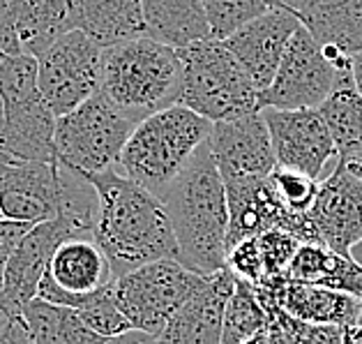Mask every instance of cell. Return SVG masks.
I'll use <instances>...</instances> for the list:
<instances>
[{"mask_svg":"<svg viewBox=\"0 0 362 344\" xmlns=\"http://www.w3.org/2000/svg\"><path fill=\"white\" fill-rule=\"evenodd\" d=\"M208 275L182 266L178 259H157L113 280V294L132 328L160 338L178 307Z\"/></svg>","mask_w":362,"mask_h":344,"instance_id":"cell-8","label":"cell"},{"mask_svg":"<svg viewBox=\"0 0 362 344\" xmlns=\"http://www.w3.org/2000/svg\"><path fill=\"white\" fill-rule=\"evenodd\" d=\"M339 160L346 162V166L358 176V178H362V153L358 155H351V157H339Z\"/></svg>","mask_w":362,"mask_h":344,"instance_id":"cell-37","label":"cell"},{"mask_svg":"<svg viewBox=\"0 0 362 344\" xmlns=\"http://www.w3.org/2000/svg\"><path fill=\"white\" fill-rule=\"evenodd\" d=\"M74 310L102 338H116L120 333L132 331V323L125 316V312L120 310L116 294H113V282L93 291V294L83 296Z\"/></svg>","mask_w":362,"mask_h":344,"instance_id":"cell-29","label":"cell"},{"mask_svg":"<svg viewBox=\"0 0 362 344\" xmlns=\"http://www.w3.org/2000/svg\"><path fill=\"white\" fill-rule=\"evenodd\" d=\"M256 241H259V250L263 259V282L286 277L288 263L303 241L296 234L286 231V229H268V231L256 236Z\"/></svg>","mask_w":362,"mask_h":344,"instance_id":"cell-32","label":"cell"},{"mask_svg":"<svg viewBox=\"0 0 362 344\" xmlns=\"http://www.w3.org/2000/svg\"><path fill=\"white\" fill-rule=\"evenodd\" d=\"M279 166L323 180L339 160L337 146L319 109H261Z\"/></svg>","mask_w":362,"mask_h":344,"instance_id":"cell-11","label":"cell"},{"mask_svg":"<svg viewBox=\"0 0 362 344\" xmlns=\"http://www.w3.org/2000/svg\"><path fill=\"white\" fill-rule=\"evenodd\" d=\"M182 84L178 104L210 122H222L259 111V91L231 49L208 38L180 49Z\"/></svg>","mask_w":362,"mask_h":344,"instance_id":"cell-5","label":"cell"},{"mask_svg":"<svg viewBox=\"0 0 362 344\" xmlns=\"http://www.w3.org/2000/svg\"><path fill=\"white\" fill-rule=\"evenodd\" d=\"M102 47L83 30H69L37 58L44 102L60 118L100 91Z\"/></svg>","mask_w":362,"mask_h":344,"instance_id":"cell-9","label":"cell"},{"mask_svg":"<svg viewBox=\"0 0 362 344\" xmlns=\"http://www.w3.org/2000/svg\"><path fill=\"white\" fill-rule=\"evenodd\" d=\"M155 344H171V342H166V340H162V338H157V342Z\"/></svg>","mask_w":362,"mask_h":344,"instance_id":"cell-43","label":"cell"},{"mask_svg":"<svg viewBox=\"0 0 362 344\" xmlns=\"http://www.w3.org/2000/svg\"><path fill=\"white\" fill-rule=\"evenodd\" d=\"M113 282V270L93 236H72L58 245L37 287V298L74 307L83 296Z\"/></svg>","mask_w":362,"mask_h":344,"instance_id":"cell-13","label":"cell"},{"mask_svg":"<svg viewBox=\"0 0 362 344\" xmlns=\"http://www.w3.org/2000/svg\"><path fill=\"white\" fill-rule=\"evenodd\" d=\"M339 157L362 153V95L353 79V65L341 69L332 93L319 107Z\"/></svg>","mask_w":362,"mask_h":344,"instance_id":"cell-25","label":"cell"},{"mask_svg":"<svg viewBox=\"0 0 362 344\" xmlns=\"http://www.w3.org/2000/svg\"><path fill=\"white\" fill-rule=\"evenodd\" d=\"M23 319L30 331L33 344H104L107 342V338L95 333L72 307L49 303L37 296L30 303H25Z\"/></svg>","mask_w":362,"mask_h":344,"instance_id":"cell-26","label":"cell"},{"mask_svg":"<svg viewBox=\"0 0 362 344\" xmlns=\"http://www.w3.org/2000/svg\"><path fill=\"white\" fill-rule=\"evenodd\" d=\"M256 294L263 305H277L300 321L339 326V328L356 323L362 310V298L291 277L263 282L256 287Z\"/></svg>","mask_w":362,"mask_h":344,"instance_id":"cell-18","label":"cell"},{"mask_svg":"<svg viewBox=\"0 0 362 344\" xmlns=\"http://www.w3.org/2000/svg\"><path fill=\"white\" fill-rule=\"evenodd\" d=\"M182 84L180 49L148 35L102 51L100 93L136 122L178 104Z\"/></svg>","mask_w":362,"mask_h":344,"instance_id":"cell-3","label":"cell"},{"mask_svg":"<svg viewBox=\"0 0 362 344\" xmlns=\"http://www.w3.org/2000/svg\"><path fill=\"white\" fill-rule=\"evenodd\" d=\"M33 224L30 222H16V219L0 217V291H3L5 282V268L10 261V254L14 252L16 243L21 241L23 234L28 231Z\"/></svg>","mask_w":362,"mask_h":344,"instance_id":"cell-34","label":"cell"},{"mask_svg":"<svg viewBox=\"0 0 362 344\" xmlns=\"http://www.w3.org/2000/svg\"><path fill=\"white\" fill-rule=\"evenodd\" d=\"M298 19L321 47L349 58L362 51V0H305Z\"/></svg>","mask_w":362,"mask_h":344,"instance_id":"cell-20","label":"cell"},{"mask_svg":"<svg viewBox=\"0 0 362 344\" xmlns=\"http://www.w3.org/2000/svg\"><path fill=\"white\" fill-rule=\"evenodd\" d=\"M134 127V118L97 91L74 111L56 118V157L63 166L78 173L113 169Z\"/></svg>","mask_w":362,"mask_h":344,"instance_id":"cell-7","label":"cell"},{"mask_svg":"<svg viewBox=\"0 0 362 344\" xmlns=\"http://www.w3.org/2000/svg\"><path fill=\"white\" fill-rule=\"evenodd\" d=\"M286 277L323 285L362 298V266L319 241L300 243L286 268Z\"/></svg>","mask_w":362,"mask_h":344,"instance_id":"cell-22","label":"cell"},{"mask_svg":"<svg viewBox=\"0 0 362 344\" xmlns=\"http://www.w3.org/2000/svg\"><path fill=\"white\" fill-rule=\"evenodd\" d=\"M268 314L270 344H344V331L339 326L309 323L286 314L277 305H263Z\"/></svg>","mask_w":362,"mask_h":344,"instance_id":"cell-28","label":"cell"},{"mask_svg":"<svg viewBox=\"0 0 362 344\" xmlns=\"http://www.w3.org/2000/svg\"><path fill=\"white\" fill-rule=\"evenodd\" d=\"M155 342H157V335H150L146 331L132 328V331L116 335V338H107V342H104V344H155Z\"/></svg>","mask_w":362,"mask_h":344,"instance_id":"cell-36","label":"cell"},{"mask_svg":"<svg viewBox=\"0 0 362 344\" xmlns=\"http://www.w3.org/2000/svg\"><path fill=\"white\" fill-rule=\"evenodd\" d=\"M243 344H270V340H268V328H263L261 333L252 335V338L245 340Z\"/></svg>","mask_w":362,"mask_h":344,"instance_id":"cell-40","label":"cell"},{"mask_svg":"<svg viewBox=\"0 0 362 344\" xmlns=\"http://www.w3.org/2000/svg\"><path fill=\"white\" fill-rule=\"evenodd\" d=\"M268 326V314L263 307L256 287L245 280L235 277L233 294L226 303L222 344H243L252 335L261 333Z\"/></svg>","mask_w":362,"mask_h":344,"instance_id":"cell-27","label":"cell"},{"mask_svg":"<svg viewBox=\"0 0 362 344\" xmlns=\"http://www.w3.org/2000/svg\"><path fill=\"white\" fill-rule=\"evenodd\" d=\"M224 188L228 206L226 248H233L235 243L259 236L268 229H286L303 243L319 241L309 215L291 213L272 190L268 176L266 178H228L224 180Z\"/></svg>","mask_w":362,"mask_h":344,"instance_id":"cell-12","label":"cell"},{"mask_svg":"<svg viewBox=\"0 0 362 344\" xmlns=\"http://www.w3.org/2000/svg\"><path fill=\"white\" fill-rule=\"evenodd\" d=\"M210 33L215 40H226L245 23L272 10V0H201Z\"/></svg>","mask_w":362,"mask_h":344,"instance_id":"cell-30","label":"cell"},{"mask_svg":"<svg viewBox=\"0 0 362 344\" xmlns=\"http://www.w3.org/2000/svg\"><path fill=\"white\" fill-rule=\"evenodd\" d=\"M12 5L14 0H0V51L3 54H23L19 35L14 28Z\"/></svg>","mask_w":362,"mask_h":344,"instance_id":"cell-35","label":"cell"},{"mask_svg":"<svg viewBox=\"0 0 362 344\" xmlns=\"http://www.w3.org/2000/svg\"><path fill=\"white\" fill-rule=\"evenodd\" d=\"M157 197L166 208L178 245L175 259L199 275H215L226 268V188L208 141Z\"/></svg>","mask_w":362,"mask_h":344,"instance_id":"cell-2","label":"cell"},{"mask_svg":"<svg viewBox=\"0 0 362 344\" xmlns=\"http://www.w3.org/2000/svg\"><path fill=\"white\" fill-rule=\"evenodd\" d=\"M272 5L275 7H284V10H291V12H298L303 10V5H305V0H272Z\"/></svg>","mask_w":362,"mask_h":344,"instance_id":"cell-38","label":"cell"},{"mask_svg":"<svg viewBox=\"0 0 362 344\" xmlns=\"http://www.w3.org/2000/svg\"><path fill=\"white\" fill-rule=\"evenodd\" d=\"M0 344H33L23 310L0 296Z\"/></svg>","mask_w":362,"mask_h":344,"instance_id":"cell-33","label":"cell"},{"mask_svg":"<svg viewBox=\"0 0 362 344\" xmlns=\"http://www.w3.org/2000/svg\"><path fill=\"white\" fill-rule=\"evenodd\" d=\"M146 35L173 49L213 38L201 0H141Z\"/></svg>","mask_w":362,"mask_h":344,"instance_id":"cell-23","label":"cell"},{"mask_svg":"<svg viewBox=\"0 0 362 344\" xmlns=\"http://www.w3.org/2000/svg\"><path fill=\"white\" fill-rule=\"evenodd\" d=\"M339 72L314 35L300 23L272 84L259 93V109H319L332 93Z\"/></svg>","mask_w":362,"mask_h":344,"instance_id":"cell-10","label":"cell"},{"mask_svg":"<svg viewBox=\"0 0 362 344\" xmlns=\"http://www.w3.org/2000/svg\"><path fill=\"white\" fill-rule=\"evenodd\" d=\"M268 180L281 204L296 215L309 213V208H312L316 199V192H319V183H321L303 171L288 169V166H279V164H275V169L270 171Z\"/></svg>","mask_w":362,"mask_h":344,"instance_id":"cell-31","label":"cell"},{"mask_svg":"<svg viewBox=\"0 0 362 344\" xmlns=\"http://www.w3.org/2000/svg\"><path fill=\"white\" fill-rule=\"evenodd\" d=\"M5 118V109H3V97H0V122Z\"/></svg>","mask_w":362,"mask_h":344,"instance_id":"cell-42","label":"cell"},{"mask_svg":"<svg viewBox=\"0 0 362 344\" xmlns=\"http://www.w3.org/2000/svg\"><path fill=\"white\" fill-rule=\"evenodd\" d=\"M353 79H356V86H358V91L362 95V51L356 58H353Z\"/></svg>","mask_w":362,"mask_h":344,"instance_id":"cell-39","label":"cell"},{"mask_svg":"<svg viewBox=\"0 0 362 344\" xmlns=\"http://www.w3.org/2000/svg\"><path fill=\"white\" fill-rule=\"evenodd\" d=\"M233 287L235 275L228 268L208 275L206 282L178 307L160 338L171 344H222L224 312Z\"/></svg>","mask_w":362,"mask_h":344,"instance_id":"cell-19","label":"cell"},{"mask_svg":"<svg viewBox=\"0 0 362 344\" xmlns=\"http://www.w3.org/2000/svg\"><path fill=\"white\" fill-rule=\"evenodd\" d=\"M0 97L5 109L0 148L16 160L58 162L54 146L56 116L40 91L37 58L0 51Z\"/></svg>","mask_w":362,"mask_h":344,"instance_id":"cell-6","label":"cell"},{"mask_svg":"<svg viewBox=\"0 0 362 344\" xmlns=\"http://www.w3.org/2000/svg\"><path fill=\"white\" fill-rule=\"evenodd\" d=\"M307 215L323 245L349 254L362 238V178L344 160H337L319 183V192Z\"/></svg>","mask_w":362,"mask_h":344,"instance_id":"cell-14","label":"cell"},{"mask_svg":"<svg viewBox=\"0 0 362 344\" xmlns=\"http://www.w3.org/2000/svg\"><path fill=\"white\" fill-rule=\"evenodd\" d=\"M349 254H351V259H353V261H358L360 266H362V238H360V241H358L356 245H353Z\"/></svg>","mask_w":362,"mask_h":344,"instance_id":"cell-41","label":"cell"},{"mask_svg":"<svg viewBox=\"0 0 362 344\" xmlns=\"http://www.w3.org/2000/svg\"><path fill=\"white\" fill-rule=\"evenodd\" d=\"M300 28L296 12L284 7H272L266 14L256 16L233 35L222 40L231 54L240 60L247 74L254 81L256 91H266L275 79L281 58H284L286 44Z\"/></svg>","mask_w":362,"mask_h":344,"instance_id":"cell-17","label":"cell"},{"mask_svg":"<svg viewBox=\"0 0 362 344\" xmlns=\"http://www.w3.org/2000/svg\"><path fill=\"white\" fill-rule=\"evenodd\" d=\"M213 122L182 104L150 113L136 122L120 155V171L160 194L206 144Z\"/></svg>","mask_w":362,"mask_h":344,"instance_id":"cell-4","label":"cell"},{"mask_svg":"<svg viewBox=\"0 0 362 344\" xmlns=\"http://www.w3.org/2000/svg\"><path fill=\"white\" fill-rule=\"evenodd\" d=\"M208 146L222 180L266 178L277 164L261 109L233 120L213 122Z\"/></svg>","mask_w":362,"mask_h":344,"instance_id":"cell-16","label":"cell"},{"mask_svg":"<svg viewBox=\"0 0 362 344\" xmlns=\"http://www.w3.org/2000/svg\"><path fill=\"white\" fill-rule=\"evenodd\" d=\"M0 217H3V215H0Z\"/></svg>","mask_w":362,"mask_h":344,"instance_id":"cell-45","label":"cell"},{"mask_svg":"<svg viewBox=\"0 0 362 344\" xmlns=\"http://www.w3.org/2000/svg\"><path fill=\"white\" fill-rule=\"evenodd\" d=\"M358 323L362 326V310H360V316H358Z\"/></svg>","mask_w":362,"mask_h":344,"instance_id":"cell-44","label":"cell"},{"mask_svg":"<svg viewBox=\"0 0 362 344\" xmlns=\"http://www.w3.org/2000/svg\"><path fill=\"white\" fill-rule=\"evenodd\" d=\"M76 28L102 49L146 35L141 0H78Z\"/></svg>","mask_w":362,"mask_h":344,"instance_id":"cell-24","label":"cell"},{"mask_svg":"<svg viewBox=\"0 0 362 344\" xmlns=\"http://www.w3.org/2000/svg\"><path fill=\"white\" fill-rule=\"evenodd\" d=\"M78 0H14V28L23 54L40 58L60 35L76 28Z\"/></svg>","mask_w":362,"mask_h":344,"instance_id":"cell-21","label":"cell"},{"mask_svg":"<svg viewBox=\"0 0 362 344\" xmlns=\"http://www.w3.org/2000/svg\"><path fill=\"white\" fill-rule=\"evenodd\" d=\"M72 236H93L83 224H78L72 217H56L47 222L33 224L23 238L16 243L5 268V282L0 296L7 303L23 310L25 303H30L37 296V287L47 273V266L58 245Z\"/></svg>","mask_w":362,"mask_h":344,"instance_id":"cell-15","label":"cell"},{"mask_svg":"<svg viewBox=\"0 0 362 344\" xmlns=\"http://www.w3.org/2000/svg\"><path fill=\"white\" fill-rule=\"evenodd\" d=\"M95 185L93 238L107 254L113 280L157 259H175L178 245L162 199L120 169L83 173Z\"/></svg>","mask_w":362,"mask_h":344,"instance_id":"cell-1","label":"cell"}]
</instances>
